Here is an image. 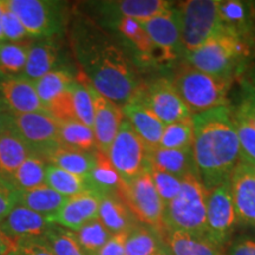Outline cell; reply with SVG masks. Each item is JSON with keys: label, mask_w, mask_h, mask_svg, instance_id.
Listing matches in <instances>:
<instances>
[{"label": "cell", "mask_w": 255, "mask_h": 255, "mask_svg": "<svg viewBox=\"0 0 255 255\" xmlns=\"http://www.w3.org/2000/svg\"><path fill=\"white\" fill-rule=\"evenodd\" d=\"M70 37L81 73L95 90L120 107L132 102L143 81L122 44L90 19L75 21Z\"/></svg>", "instance_id": "1"}, {"label": "cell", "mask_w": 255, "mask_h": 255, "mask_svg": "<svg viewBox=\"0 0 255 255\" xmlns=\"http://www.w3.org/2000/svg\"><path fill=\"white\" fill-rule=\"evenodd\" d=\"M194 161L201 181L210 191L229 181L241 161L239 138L229 105L193 115Z\"/></svg>", "instance_id": "2"}, {"label": "cell", "mask_w": 255, "mask_h": 255, "mask_svg": "<svg viewBox=\"0 0 255 255\" xmlns=\"http://www.w3.org/2000/svg\"><path fill=\"white\" fill-rule=\"evenodd\" d=\"M171 82L191 115L228 105L232 78L209 75L184 63Z\"/></svg>", "instance_id": "3"}, {"label": "cell", "mask_w": 255, "mask_h": 255, "mask_svg": "<svg viewBox=\"0 0 255 255\" xmlns=\"http://www.w3.org/2000/svg\"><path fill=\"white\" fill-rule=\"evenodd\" d=\"M207 190L195 175L182 178L178 195L164 207V227L167 231H181L206 239Z\"/></svg>", "instance_id": "4"}, {"label": "cell", "mask_w": 255, "mask_h": 255, "mask_svg": "<svg viewBox=\"0 0 255 255\" xmlns=\"http://www.w3.org/2000/svg\"><path fill=\"white\" fill-rule=\"evenodd\" d=\"M250 53V44L242 38L220 31L206 43L184 55L186 63L200 71L232 78V73Z\"/></svg>", "instance_id": "5"}, {"label": "cell", "mask_w": 255, "mask_h": 255, "mask_svg": "<svg viewBox=\"0 0 255 255\" xmlns=\"http://www.w3.org/2000/svg\"><path fill=\"white\" fill-rule=\"evenodd\" d=\"M116 194L126 203L137 222L151 228L162 238L164 237V205L148 169L129 182L122 181Z\"/></svg>", "instance_id": "6"}, {"label": "cell", "mask_w": 255, "mask_h": 255, "mask_svg": "<svg viewBox=\"0 0 255 255\" xmlns=\"http://www.w3.org/2000/svg\"><path fill=\"white\" fill-rule=\"evenodd\" d=\"M6 4L17 15L34 39L58 38L66 26V6L51 0H6Z\"/></svg>", "instance_id": "7"}, {"label": "cell", "mask_w": 255, "mask_h": 255, "mask_svg": "<svg viewBox=\"0 0 255 255\" xmlns=\"http://www.w3.org/2000/svg\"><path fill=\"white\" fill-rule=\"evenodd\" d=\"M219 2L220 0H188L175 5L184 55L197 49L221 30Z\"/></svg>", "instance_id": "8"}, {"label": "cell", "mask_w": 255, "mask_h": 255, "mask_svg": "<svg viewBox=\"0 0 255 255\" xmlns=\"http://www.w3.org/2000/svg\"><path fill=\"white\" fill-rule=\"evenodd\" d=\"M9 127L26 143L32 154L45 161L51 152L62 145L59 122L47 111L9 114Z\"/></svg>", "instance_id": "9"}, {"label": "cell", "mask_w": 255, "mask_h": 255, "mask_svg": "<svg viewBox=\"0 0 255 255\" xmlns=\"http://www.w3.org/2000/svg\"><path fill=\"white\" fill-rule=\"evenodd\" d=\"M150 150L124 119L111 143L108 157L123 182H129L148 169Z\"/></svg>", "instance_id": "10"}, {"label": "cell", "mask_w": 255, "mask_h": 255, "mask_svg": "<svg viewBox=\"0 0 255 255\" xmlns=\"http://www.w3.org/2000/svg\"><path fill=\"white\" fill-rule=\"evenodd\" d=\"M132 102L141 103L152 111L165 126L193 116L170 79L161 77L142 83Z\"/></svg>", "instance_id": "11"}, {"label": "cell", "mask_w": 255, "mask_h": 255, "mask_svg": "<svg viewBox=\"0 0 255 255\" xmlns=\"http://www.w3.org/2000/svg\"><path fill=\"white\" fill-rule=\"evenodd\" d=\"M139 23L154 44L157 64L173 63L184 56L180 20L175 5L165 13Z\"/></svg>", "instance_id": "12"}, {"label": "cell", "mask_w": 255, "mask_h": 255, "mask_svg": "<svg viewBox=\"0 0 255 255\" xmlns=\"http://www.w3.org/2000/svg\"><path fill=\"white\" fill-rule=\"evenodd\" d=\"M237 222L231 187L227 181L209 191L207 200L206 239L221 250Z\"/></svg>", "instance_id": "13"}, {"label": "cell", "mask_w": 255, "mask_h": 255, "mask_svg": "<svg viewBox=\"0 0 255 255\" xmlns=\"http://www.w3.org/2000/svg\"><path fill=\"white\" fill-rule=\"evenodd\" d=\"M76 81L85 85V88L90 92L92 105H94L92 131L95 135L96 145H97V150L108 155L111 143L119 132L121 123L124 120L122 107H120L119 104L96 91L95 88L90 84V82L81 72L78 73V77Z\"/></svg>", "instance_id": "14"}, {"label": "cell", "mask_w": 255, "mask_h": 255, "mask_svg": "<svg viewBox=\"0 0 255 255\" xmlns=\"http://www.w3.org/2000/svg\"><path fill=\"white\" fill-rule=\"evenodd\" d=\"M104 27H109L117 33L121 44L129 51V55L137 66H154L157 64L156 50L141 23L130 18H114L102 21Z\"/></svg>", "instance_id": "15"}, {"label": "cell", "mask_w": 255, "mask_h": 255, "mask_svg": "<svg viewBox=\"0 0 255 255\" xmlns=\"http://www.w3.org/2000/svg\"><path fill=\"white\" fill-rule=\"evenodd\" d=\"M237 221L255 227V167L240 161L229 176Z\"/></svg>", "instance_id": "16"}, {"label": "cell", "mask_w": 255, "mask_h": 255, "mask_svg": "<svg viewBox=\"0 0 255 255\" xmlns=\"http://www.w3.org/2000/svg\"><path fill=\"white\" fill-rule=\"evenodd\" d=\"M101 15L102 21L114 18H130L137 21L154 18L173 8L174 4L165 0H111L90 2Z\"/></svg>", "instance_id": "17"}, {"label": "cell", "mask_w": 255, "mask_h": 255, "mask_svg": "<svg viewBox=\"0 0 255 255\" xmlns=\"http://www.w3.org/2000/svg\"><path fill=\"white\" fill-rule=\"evenodd\" d=\"M101 196L96 191L89 190L68 197L60 209L55 214L47 216V220L69 231L77 232L85 223L98 219Z\"/></svg>", "instance_id": "18"}, {"label": "cell", "mask_w": 255, "mask_h": 255, "mask_svg": "<svg viewBox=\"0 0 255 255\" xmlns=\"http://www.w3.org/2000/svg\"><path fill=\"white\" fill-rule=\"evenodd\" d=\"M0 103L8 114L46 111L37 94L34 83L21 76L0 79Z\"/></svg>", "instance_id": "19"}, {"label": "cell", "mask_w": 255, "mask_h": 255, "mask_svg": "<svg viewBox=\"0 0 255 255\" xmlns=\"http://www.w3.org/2000/svg\"><path fill=\"white\" fill-rule=\"evenodd\" d=\"M52 225L47 216L17 205L9 214L0 222V231L13 241L28 238L44 237L47 229Z\"/></svg>", "instance_id": "20"}, {"label": "cell", "mask_w": 255, "mask_h": 255, "mask_svg": "<svg viewBox=\"0 0 255 255\" xmlns=\"http://www.w3.org/2000/svg\"><path fill=\"white\" fill-rule=\"evenodd\" d=\"M122 111L124 119L131 124L149 150L158 148L165 124L152 111L137 102L124 104Z\"/></svg>", "instance_id": "21"}, {"label": "cell", "mask_w": 255, "mask_h": 255, "mask_svg": "<svg viewBox=\"0 0 255 255\" xmlns=\"http://www.w3.org/2000/svg\"><path fill=\"white\" fill-rule=\"evenodd\" d=\"M59 44L57 38L31 41L30 50L21 77L36 82L56 69L59 60Z\"/></svg>", "instance_id": "22"}, {"label": "cell", "mask_w": 255, "mask_h": 255, "mask_svg": "<svg viewBox=\"0 0 255 255\" xmlns=\"http://www.w3.org/2000/svg\"><path fill=\"white\" fill-rule=\"evenodd\" d=\"M219 14L221 30L242 38L250 43L253 34L255 12L250 2L227 0L219 2Z\"/></svg>", "instance_id": "23"}, {"label": "cell", "mask_w": 255, "mask_h": 255, "mask_svg": "<svg viewBox=\"0 0 255 255\" xmlns=\"http://www.w3.org/2000/svg\"><path fill=\"white\" fill-rule=\"evenodd\" d=\"M149 164L161 169L165 173L174 175L181 180L189 175L200 177L191 149L173 150V149L156 148L149 152Z\"/></svg>", "instance_id": "24"}, {"label": "cell", "mask_w": 255, "mask_h": 255, "mask_svg": "<svg viewBox=\"0 0 255 255\" xmlns=\"http://www.w3.org/2000/svg\"><path fill=\"white\" fill-rule=\"evenodd\" d=\"M98 219L111 234L130 232L138 225L131 212L117 194H105L101 196Z\"/></svg>", "instance_id": "25"}, {"label": "cell", "mask_w": 255, "mask_h": 255, "mask_svg": "<svg viewBox=\"0 0 255 255\" xmlns=\"http://www.w3.org/2000/svg\"><path fill=\"white\" fill-rule=\"evenodd\" d=\"M32 154L30 148L8 126L0 135V175L8 177Z\"/></svg>", "instance_id": "26"}, {"label": "cell", "mask_w": 255, "mask_h": 255, "mask_svg": "<svg viewBox=\"0 0 255 255\" xmlns=\"http://www.w3.org/2000/svg\"><path fill=\"white\" fill-rule=\"evenodd\" d=\"M68 197L60 195L46 184L32 188L27 190L18 191V205L39 213L41 215L50 216L60 209Z\"/></svg>", "instance_id": "27"}, {"label": "cell", "mask_w": 255, "mask_h": 255, "mask_svg": "<svg viewBox=\"0 0 255 255\" xmlns=\"http://www.w3.org/2000/svg\"><path fill=\"white\" fill-rule=\"evenodd\" d=\"M164 242L173 255H225L205 238L181 231H167Z\"/></svg>", "instance_id": "28"}, {"label": "cell", "mask_w": 255, "mask_h": 255, "mask_svg": "<svg viewBox=\"0 0 255 255\" xmlns=\"http://www.w3.org/2000/svg\"><path fill=\"white\" fill-rule=\"evenodd\" d=\"M46 162L71 174L88 177L94 168L95 151H82L60 145L47 156Z\"/></svg>", "instance_id": "29"}, {"label": "cell", "mask_w": 255, "mask_h": 255, "mask_svg": "<svg viewBox=\"0 0 255 255\" xmlns=\"http://www.w3.org/2000/svg\"><path fill=\"white\" fill-rule=\"evenodd\" d=\"M31 41H0V79L21 76Z\"/></svg>", "instance_id": "30"}, {"label": "cell", "mask_w": 255, "mask_h": 255, "mask_svg": "<svg viewBox=\"0 0 255 255\" xmlns=\"http://www.w3.org/2000/svg\"><path fill=\"white\" fill-rule=\"evenodd\" d=\"M88 177L90 180L92 189L100 195L116 194L122 183L119 173L114 168L108 155L100 150L95 151L94 168Z\"/></svg>", "instance_id": "31"}, {"label": "cell", "mask_w": 255, "mask_h": 255, "mask_svg": "<svg viewBox=\"0 0 255 255\" xmlns=\"http://www.w3.org/2000/svg\"><path fill=\"white\" fill-rule=\"evenodd\" d=\"M45 184L65 197H71L84 191L92 190L89 177L78 176L52 164H47Z\"/></svg>", "instance_id": "32"}, {"label": "cell", "mask_w": 255, "mask_h": 255, "mask_svg": "<svg viewBox=\"0 0 255 255\" xmlns=\"http://www.w3.org/2000/svg\"><path fill=\"white\" fill-rule=\"evenodd\" d=\"M47 162L39 156L31 154L7 177L18 190H27L45 184Z\"/></svg>", "instance_id": "33"}, {"label": "cell", "mask_w": 255, "mask_h": 255, "mask_svg": "<svg viewBox=\"0 0 255 255\" xmlns=\"http://www.w3.org/2000/svg\"><path fill=\"white\" fill-rule=\"evenodd\" d=\"M59 141L63 146L94 152L97 150L94 131L77 120L59 122Z\"/></svg>", "instance_id": "34"}, {"label": "cell", "mask_w": 255, "mask_h": 255, "mask_svg": "<svg viewBox=\"0 0 255 255\" xmlns=\"http://www.w3.org/2000/svg\"><path fill=\"white\" fill-rule=\"evenodd\" d=\"M73 82H75V78L68 70L58 68L46 73L45 76L33 83L37 94L46 110L47 105L52 103L64 91L68 90Z\"/></svg>", "instance_id": "35"}, {"label": "cell", "mask_w": 255, "mask_h": 255, "mask_svg": "<svg viewBox=\"0 0 255 255\" xmlns=\"http://www.w3.org/2000/svg\"><path fill=\"white\" fill-rule=\"evenodd\" d=\"M163 244V238L151 228L137 225L128 234L124 255H154Z\"/></svg>", "instance_id": "36"}, {"label": "cell", "mask_w": 255, "mask_h": 255, "mask_svg": "<svg viewBox=\"0 0 255 255\" xmlns=\"http://www.w3.org/2000/svg\"><path fill=\"white\" fill-rule=\"evenodd\" d=\"M194 139L193 116L176 121L164 127L158 148L186 150L191 149Z\"/></svg>", "instance_id": "37"}, {"label": "cell", "mask_w": 255, "mask_h": 255, "mask_svg": "<svg viewBox=\"0 0 255 255\" xmlns=\"http://www.w3.org/2000/svg\"><path fill=\"white\" fill-rule=\"evenodd\" d=\"M75 234L79 246L87 255H97L113 235L104 227L100 219L85 223L77 232H75Z\"/></svg>", "instance_id": "38"}, {"label": "cell", "mask_w": 255, "mask_h": 255, "mask_svg": "<svg viewBox=\"0 0 255 255\" xmlns=\"http://www.w3.org/2000/svg\"><path fill=\"white\" fill-rule=\"evenodd\" d=\"M43 238L55 255H87L79 246L75 232L55 223L50 226Z\"/></svg>", "instance_id": "39"}, {"label": "cell", "mask_w": 255, "mask_h": 255, "mask_svg": "<svg viewBox=\"0 0 255 255\" xmlns=\"http://www.w3.org/2000/svg\"><path fill=\"white\" fill-rule=\"evenodd\" d=\"M148 170L150 173L156 190L165 207L178 195L181 186H182V180L150 164L148 165Z\"/></svg>", "instance_id": "40"}, {"label": "cell", "mask_w": 255, "mask_h": 255, "mask_svg": "<svg viewBox=\"0 0 255 255\" xmlns=\"http://www.w3.org/2000/svg\"><path fill=\"white\" fill-rule=\"evenodd\" d=\"M73 110H75L76 120L91 128L94 124V105H92V98L90 92L85 85L82 83L75 82L71 85Z\"/></svg>", "instance_id": "41"}, {"label": "cell", "mask_w": 255, "mask_h": 255, "mask_svg": "<svg viewBox=\"0 0 255 255\" xmlns=\"http://www.w3.org/2000/svg\"><path fill=\"white\" fill-rule=\"evenodd\" d=\"M232 117L235 130H237L239 144H240L241 161L247 162L255 167V129L246 121L233 115V113Z\"/></svg>", "instance_id": "42"}, {"label": "cell", "mask_w": 255, "mask_h": 255, "mask_svg": "<svg viewBox=\"0 0 255 255\" xmlns=\"http://www.w3.org/2000/svg\"><path fill=\"white\" fill-rule=\"evenodd\" d=\"M0 9H1V28L5 40H25V38L28 37L27 32L17 15L11 11V8L6 4V0H0Z\"/></svg>", "instance_id": "43"}, {"label": "cell", "mask_w": 255, "mask_h": 255, "mask_svg": "<svg viewBox=\"0 0 255 255\" xmlns=\"http://www.w3.org/2000/svg\"><path fill=\"white\" fill-rule=\"evenodd\" d=\"M18 189L6 176L0 175V222L18 205Z\"/></svg>", "instance_id": "44"}, {"label": "cell", "mask_w": 255, "mask_h": 255, "mask_svg": "<svg viewBox=\"0 0 255 255\" xmlns=\"http://www.w3.org/2000/svg\"><path fill=\"white\" fill-rule=\"evenodd\" d=\"M15 245L21 255H55L43 237L20 239L15 241Z\"/></svg>", "instance_id": "45"}, {"label": "cell", "mask_w": 255, "mask_h": 255, "mask_svg": "<svg viewBox=\"0 0 255 255\" xmlns=\"http://www.w3.org/2000/svg\"><path fill=\"white\" fill-rule=\"evenodd\" d=\"M129 232L113 234L97 255H124V244Z\"/></svg>", "instance_id": "46"}, {"label": "cell", "mask_w": 255, "mask_h": 255, "mask_svg": "<svg viewBox=\"0 0 255 255\" xmlns=\"http://www.w3.org/2000/svg\"><path fill=\"white\" fill-rule=\"evenodd\" d=\"M226 255H255V240L248 237L238 238L229 245Z\"/></svg>", "instance_id": "47"}, {"label": "cell", "mask_w": 255, "mask_h": 255, "mask_svg": "<svg viewBox=\"0 0 255 255\" xmlns=\"http://www.w3.org/2000/svg\"><path fill=\"white\" fill-rule=\"evenodd\" d=\"M15 250H17L15 241L0 231V255H7Z\"/></svg>", "instance_id": "48"}, {"label": "cell", "mask_w": 255, "mask_h": 255, "mask_svg": "<svg viewBox=\"0 0 255 255\" xmlns=\"http://www.w3.org/2000/svg\"><path fill=\"white\" fill-rule=\"evenodd\" d=\"M8 117L9 114L5 110L2 104L0 103V135L5 131V129L8 126Z\"/></svg>", "instance_id": "49"}, {"label": "cell", "mask_w": 255, "mask_h": 255, "mask_svg": "<svg viewBox=\"0 0 255 255\" xmlns=\"http://www.w3.org/2000/svg\"><path fill=\"white\" fill-rule=\"evenodd\" d=\"M154 255H173V253H171V251L169 250V247L165 245V242H164V244L158 248V251L156 252Z\"/></svg>", "instance_id": "50"}, {"label": "cell", "mask_w": 255, "mask_h": 255, "mask_svg": "<svg viewBox=\"0 0 255 255\" xmlns=\"http://www.w3.org/2000/svg\"><path fill=\"white\" fill-rule=\"evenodd\" d=\"M4 33H2V28H1V9H0V41H4Z\"/></svg>", "instance_id": "51"}, {"label": "cell", "mask_w": 255, "mask_h": 255, "mask_svg": "<svg viewBox=\"0 0 255 255\" xmlns=\"http://www.w3.org/2000/svg\"><path fill=\"white\" fill-rule=\"evenodd\" d=\"M7 255H21V254L19 253V252H18L17 250H15V251H13V252H11V253L7 254Z\"/></svg>", "instance_id": "52"}]
</instances>
